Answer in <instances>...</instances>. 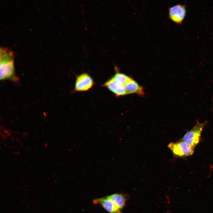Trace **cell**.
Instances as JSON below:
<instances>
[{
  "mask_svg": "<svg viewBox=\"0 0 213 213\" xmlns=\"http://www.w3.org/2000/svg\"><path fill=\"white\" fill-rule=\"evenodd\" d=\"M206 122H197L196 125L183 136L182 141L195 148L199 143L201 134Z\"/></svg>",
  "mask_w": 213,
  "mask_h": 213,
  "instance_id": "6da1fadb",
  "label": "cell"
},
{
  "mask_svg": "<svg viewBox=\"0 0 213 213\" xmlns=\"http://www.w3.org/2000/svg\"><path fill=\"white\" fill-rule=\"evenodd\" d=\"M0 80L17 82L19 78L15 73L14 60L0 61Z\"/></svg>",
  "mask_w": 213,
  "mask_h": 213,
  "instance_id": "7a4b0ae2",
  "label": "cell"
},
{
  "mask_svg": "<svg viewBox=\"0 0 213 213\" xmlns=\"http://www.w3.org/2000/svg\"><path fill=\"white\" fill-rule=\"evenodd\" d=\"M168 147L175 156L179 157H186L192 155L195 148L182 140L175 143H170L168 145Z\"/></svg>",
  "mask_w": 213,
  "mask_h": 213,
  "instance_id": "3957f363",
  "label": "cell"
},
{
  "mask_svg": "<svg viewBox=\"0 0 213 213\" xmlns=\"http://www.w3.org/2000/svg\"><path fill=\"white\" fill-rule=\"evenodd\" d=\"M94 85L93 80L90 75L83 73L77 76L74 90L75 91L84 92L91 89Z\"/></svg>",
  "mask_w": 213,
  "mask_h": 213,
  "instance_id": "277c9868",
  "label": "cell"
},
{
  "mask_svg": "<svg viewBox=\"0 0 213 213\" xmlns=\"http://www.w3.org/2000/svg\"><path fill=\"white\" fill-rule=\"evenodd\" d=\"M186 13L185 6L177 4L169 8L168 17L175 24H180L184 19Z\"/></svg>",
  "mask_w": 213,
  "mask_h": 213,
  "instance_id": "5b68a950",
  "label": "cell"
},
{
  "mask_svg": "<svg viewBox=\"0 0 213 213\" xmlns=\"http://www.w3.org/2000/svg\"><path fill=\"white\" fill-rule=\"evenodd\" d=\"M93 202L101 206L109 213H122V210L107 196L95 199Z\"/></svg>",
  "mask_w": 213,
  "mask_h": 213,
  "instance_id": "8992f818",
  "label": "cell"
},
{
  "mask_svg": "<svg viewBox=\"0 0 213 213\" xmlns=\"http://www.w3.org/2000/svg\"><path fill=\"white\" fill-rule=\"evenodd\" d=\"M114 93L117 96L127 95L124 86L117 83L113 77L109 79L103 85Z\"/></svg>",
  "mask_w": 213,
  "mask_h": 213,
  "instance_id": "52a82bcc",
  "label": "cell"
},
{
  "mask_svg": "<svg viewBox=\"0 0 213 213\" xmlns=\"http://www.w3.org/2000/svg\"><path fill=\"white\" fill-rule=\"evenodd\" d=\"M124 86L128 94L136 93L141 96H143L144 95L143 88L131 78Z\"/></svg>",
  "mask_w": 213,
  "mask_h": 213,
  "instance_id": "ba28073f",
  "label": "cell"
},
{
  "mask_svg": "<svg viewBox=\"0 0 213 213\" xmlns=\"http://www.w3.org/2000/svg\"><path fill=\"white\" fill-rule=\"evenodd\" d=\"M107 196L122 210L125 206L129 199L128 195L121 193H115Z\"/></svg>",
  "mask_w": 213,
  "mask_h": 213,
  "instance_id": "9c48e42d",
  "label": "cell"
},
{
  "mask_svg": "<svg viewBox=\"0 0 213 213\" xmlns=\"http://www.w3.org/2000/svg\"><path fill=\"white\" fill-rule=\"evenodd\" d=\"M13 52L7 48L1 47L0 49V61L8 60H14Z\"/></svg>",
  "mask_w": 213,
  "mask_h": 213,
  "instance_id": "30bf717a",
  "label": "cell"
},
{
  "mask_svg": "<svg viewBox=\"0 0 213 213\" xmlns=\"http://www.w3.org/2000/svg\"><path fill=\"white\" fill-rule=\"evenodd\" d=\"M116 73L113 77L117 83L124 86L131 78L124 74L120 72L116 69Z\"/></svg>",
  "mask_w": 213,
  "mask_h": 213,
  "instance_id": "8fae6325",
  "label": "cell"
}]
</instances>
